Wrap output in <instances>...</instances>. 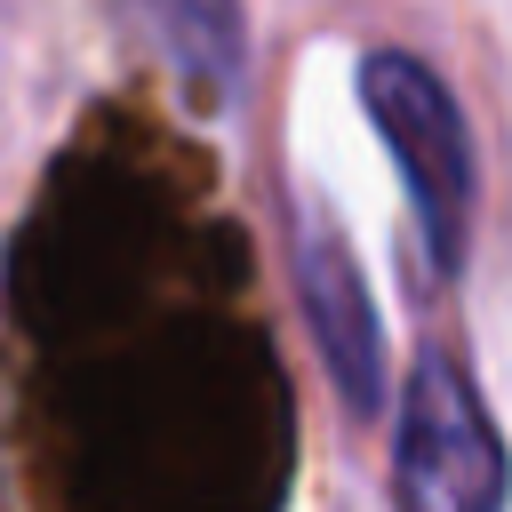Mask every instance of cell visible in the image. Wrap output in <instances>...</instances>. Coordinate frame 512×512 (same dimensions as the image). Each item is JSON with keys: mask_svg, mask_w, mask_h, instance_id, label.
Instances as JSON below:
<instances>
[{"mask_svg": "<svg viewBox=\"0 0 512 512\" xmlns=\"http://www.w3.org/2000/svg\"><path fill=\"white\" fill-rule=\"evenodd\" d=\"M512 464L456 352H416L392 408V512H504Z\"/></svg>", "mask_w": 512, "mask_h": 512, "instance_id": "1", "label": "cell"}, {"mask_svg": "<svg viewBox=\"0 0 512 512\" xmlns=\"http://www.w3.org/2000/svg\"><path fill=\"white\" fill-rule=\"evenodd\" d=\"M360 96H368L376 136H384L392 160H400V184H408V200H416V224H424V240H432V264L456 272V264H464V240H472V192H480L464 104H456L448 80H440L424 56H408V48H368V56H360Z\"/></svg>", "mask_w": 512, "mask_h": 512, "instance_id": "2", "label": "cell"}, {"mask_svg": "<svg viewBox=\"0 0 512 512\" xmlns=\"http://www.w3.org/2000/svg\"><path fill=\"white\" fill-rule=\"evenodd\" d=\"M288 256H296L304 328H312V344H320V360H328L344 408H352V416H376V408H384V320H376V296H368L360 256L344 248L336 216H320V208L296 216Z\"/></svg>", "mask_w": 512, "mask_h": 512, "instance_id": "3", "label": "cell"}, {"mask_svg": "<svg viewBox=\"0 0 512 512\" xmlns=\"http://www.w3.org/2000/svg\"><path fill=\"white\" fill-rule=\"evenodd\" d=\"M168 64L208 88V96H232L240 88V64H248V0H144Z\"/></svg>", "mask_w": 512, "mask_h": 512, "instance_id": "4", "label": "cell"}]
</instances>
